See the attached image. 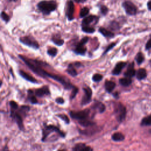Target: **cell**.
<instances>
[{
	"label": "cell",
	"mask_w": 151,
	"mask_h": 151,
	"mask_svg": "<svg viewBox=\"0 0 151 151\" xmlns=\"http://www.w3.org/2000/svg\"><path fill=\"white\" fill-rule=\"evenodd\" d=\"M37 7L42 14L44 15H48L50 13L55 10L57 4L54 1L44 0L40 1L37 5Z\"/></svg>",
	"instance_id": "cell-1"
},
{
	"label": "cell",
	"mask_w": 151,
	"mask_h": 151,
	"mask_svg": "<svg viewBox=\"0 0 151 151\" xmlns=\"http://www.w3.org/2000/svg\"><path fill=\"white\" fill-rule=\"evenodd\" d=\"M53 132L58 133L62 137H64L65 136V134L63 133L62 131H61L58 127L54 125H48L45 126L42 129V137L41 139L42 141H45L47 137Z\"/></svg>",
	"instance_id": "cell-2"
},
{
	"label": "cell",
	"mask_w": 151,
	"mask_h": 151,
	"mask_svg": "<svg viewBox=\"0 0 151 151\" xmlns=\"http://www.w3.org/2000/svg\"><path fill=\"white\" fill-rule=\"evenodd\" d=\"M90 110L89 109H86L85 110L78 111H71L69 112V114L73 119L81 120L87 119L90 114Z\"/></svg>",
	"instance_id": "cell-3"
},
{
	"label": "cell",
	"mask_w": 151,
	"mask_h": 151,
	"mask_svg": "<svg viewBox=\"0 0 151 151\" xmlns=\"http://www.w3.org/2000/svg\"><path fill=\"white\" fill-rule=\"evenodd\" d=\"M19 41L22 44L35 49H38L40 47L38 42L34 38V37L30 36H25L21 37L19 38Z\"/></svg>",
	"instance_id": "cell-4"
},
{
	"label": "cell",
	"mask_w": 151,
	"mask_h": 151,
	"mask_svg": "<svg viewBox=\"0 0 151 151\" xmlns=\"http://www.w3.org/2000/svg\"><path fill=\"white\" fill-rule=\"evenodd\" d=\"M114 113L119 122H122L124 120L126 115V107L121 103H118L115 107Z\"/></svg>",
	"instance_id": "cell-5"
},
{
	"label": "cell",
	"mask_w": 151,
	"mask_h": 151,
	"mask_svg": "<svg viewBox=\"0 0 151 151\" xmlns=\"http://www.w3.org/2000/svg\"><path fill=\"white\" fill-rule=\"evenodd\" d=\"M83 89L84 91V95L83 96L81 104V105L84 106L88 104L91 101L92 97V90L90 87L86 85L83 87Z\"/></svg>",
	"instance_id": "cell-6"
},
{
	"label": "cell",
	"mask_w": 151,
	"mask_h": 151,
	"mask_svg": "<svg viewBox=\"0 0 151 151\" xmlns=\"http://www.w3.org/2000/svg\"><path fill=\"white\" fill-rule=\"evenodd\" d=\"M17 110L11 109V116L14 119V120L17 123L19 129L20 130H23L24 129V125H23V122H22V116L20 114L21 113L19 111H16Z\"/></svg>",
	"instance_id": "cell-7"
},
{
	"label": "cell",
	"mask_w": 151,
	"mask_h": 151,
	"mask_svg": "<svg viewBox=\"0 0 151 151\" xmlns=\"http://www.w3.org/2000/svg\"><path fill=\"white\" fill-rule=\"evenodd\" d=\"M123 7L124 8L127 14L130 15H134L137 12V8L130 1H125L122 4Z\"/></svg>",
	"instance_id": "cell-8"
},
{
	"label": "cell",
	"mask_w": 151,
	"mask_h": 151,
	"mask_svg": "<svg viewBox=\"0 0 151 151\" xmlns=\"http://www.w3.org/2000/svg\"><path fill=\"white\" fill-rule=\"evenodd\" d=\"M74 12V5L72 1H69L67 3L66 15L68 20L71 21L73 19V14Z\"/></svg>",
	"instance_id": "cell-9"
},
{
	"label": "cell",
	"mask_w": 151,
	"mask_h": 151,
	"mask_svg": "<svg viewBox=\"0 0 151 151\" xmlns=\"http://www.w3.org/2000/svg\"><path fill=\"white\" fill-rule=\"evenodd\" d=\"M34 93H35V96L39 97H41L44 96L49 95L50 93L49 88H48V86H45L41 88L36 89L35 90Z\"/></svg>",
	"instance_id": "cell-10"
},
{
	"label": "cell",
	"mask_w": 151,
	"mask_h": 151,
	"mask_svg": "<svg viewBox=\"0 0 151 151\" xmlns=\"http://www.w3.org/2000/svg\"><path fill=\"white\" fill-rule=\"evenodd\" d=\"M126 63L122 62V61L117 63L114 69L112 71V74L114 76L119 75L121 73L122 70L126 66Z\"/></svg>",
	"instance_id": "cell-11"
},
{
	"label": "cell",
	"mask_w": 151,
	"mask_h": 151,
	"mask_svg": "<svg viewBox=\"0 0 151 151\" xmlns=\"http://www.w3.org/2000/svg\"><path fill=\"white\" fill-rule=\"evenodd\" d=\"M98 17L94 15H90L85 17L81 22V26H87L89 25L91 23L94 21H97Z\"/></svg>",
	"instance_id": "cell-12"
},
{
	"label": "cell",
	"mask_w": 151,
	"mask_h": 151,
	"mask_svg": "<svg viewBox=\"0 0 151 151\" xmlns=\"http://www.w3.org/2000/svg\"><path fill=\"white\" fill-rule=\"evenodd\" d=\"M73 150L75 151H90L93 150V149L90 146H86L84 143H78L74 146L73 148Z\"/></svg>",
	"instance_id": "cell-13"
},
{
	"label": "cell",
	"mask_w": 151,
	"mask_h": 151,
	"mask_svg": "<svg viewBox=\"0 0 151 151\" xmlns=\"http://www.w3.org/2000/svg\"><path fill=\"white\" fill-rule=\"evenodd\" d=\"M86 51H87L86 47H84V44L80 43V42L76 45V48L74 50L75 53H76L77 54H79V55L85 54Z\"/></svg>",
	"instance_id": "cell-14"
},
{
	"label": "cell",
	"mask_w": 151,
	"mask_h": 151,
	"mask_svg": "<svg viewBox=\"0 0 151 151\" xmlns=\"http://www.w3.org/2000/svg\"><path fill=\"white\" fill-rule=\"evenodd\" d=\"M19 73V75L22 78H24L25 80H26L27 81H29L31 83H38V81H37V80L35 78H34L33 77H32L31 76H30L29 74H28V73H27L24 71L20 70Z\"/></svg>",
	"instance_id": "cell-15"
},
{
	"label": "cell",
	"mask_w": 151,
	"mask_h": 151,
	"mask_svg": "<svg viewBox=\"0 0 151 151\" xmlns=\"http://www.w3.org/2000/svg\"><path fill=\"white\" fill-rule=\"evenodd\" d=\"M133 65H134V63H131L129 65L128 68L127 69V71L124 73V76L125 77L131 78V77H133L135 75L136 71H135V70L134 69Z\"/></svg>",
	"instance_id": "cell-16"
},
{
	"label": "cell",
	"mask_w": 151,
	"mask_h": 151,
	"mask_svg": "<svg viewBox=\"0 0 151 151\" xmlns=\"http://www.w3.org/2000/svg\"><path fill=\"white\" fill-rule=\"evenodd\" d=\"M116 87V83L112 81L106 80L104 83V87L107 92L111 93Z\"/></svg>",
	"instance_id": "cell-17"
},
{
	"label": "cell",
	"mask_w": 151,
	"mask_h": 151,
	"mask_svg": "<svg viewBox=\"0 0 151 151\" xmlns=\"http://www.w3.org/2000/svg\"><path fill=\"white\" fill-rule=\"evenodd\" d=\"M99 31L105 37H109V38H112L114 36V34L113 32L107 30V29L103 28V27H100L99 29Z\"/></svg>",
	"instance_id": "cell-18"
},
{
	"label": "cell",
	"mask_w": 151,
	"mask_h": 151,
	"mask_svg": "<svg viewBox=\"0 0 151 151\" xmlns=\"http://www.w3.org/2000/svg\"><path fill=\"white\" fill-rule=\"evenodd\" d=\"M92 107L93 108V109L97 110L99 111V112L100 113L104 112L105 111V109H106L104 104H103L102 103L99 102V101L96 103H94Z\"/></svg>",
	"instance_id": "cell-19"
},
{
	"label": "cell",
	"mask_w": 151,
	"mask_h": 151,
	"mask_svg": "<svg viewBox=\"0 0 151 151\" xmlns=\"http://www.w3.org/2000/svg\"><path fill=\"white\" fill-rule=\"evenodd\" d=\"M111 139L115 142H120L124 139V136L122 133L116 132L112 134Z\"/></svg>",
	"instance_id": "cell-20"
},
{
	"label": "cell",
	"mask_w": 151,
	"mask_h": 151,
	"mask_svg": "<svg viewBox=\"0 0 151 151\" xmlns=\"http://www.w3.org/2000/svg\"><path fill=\"white\" fill-rule=\"evenodd\" d=\"M136 75L137 78L139 80H141L144 79L145 78H146V71L144 68H140L137 71V72L136 73Z\"/></svg>",
	"instance_id": "cell-21"
},
{
	"label": "cell",
	"mask_w": 151,
	"mask_h": 151,
	"mask_svg": "<svg viewBox=\"0 0 151 151\" xmlns=\"http://www.w3.org/2000/svg\"><path fill=\"white\" fill-rule=\"evenodd\" d=\"M66 71H67V73L69 75L71 76L72 77H76L77 75V72L76 68H74V66L72 64H70L68 66V68Z\"/></svg>",
	"instance_id": "cell-22"
},
{
	"label": "cell",
	"mask_w": 151,
	"mask_h": 151,
	"mask_svg": "<svg viewBox=\"0 0 151 151\" xmlns=\"http://www.w3.org/2000/svg\"><path fill=\"white\" fill-rule=\"evenodd\" d=\"M132 81L131 80L130 78L129 77H124V78H122L119 80V83L124 87H127L129 86L131 83H132Z\"/></svg>",
	"instance_id": "cell-23"
},
{
	"label": "cell",
	"mask_w": 151,
	"mask_h": 151,
	"mask_svg": "<svg viewBox=\"0 0 151 151\" xmlns=\"http://www.w3.org/2000/svg\"><path fill=\"white\" fill-rule=\"evenodd\" d=\"M79 124L80 125H81L83 127H89V126H92L93 125L95 124V123L93 122H91L89 120H87V119H83V120H79L78 122Z\"/></svg>",
	"instance_id": "cell-24"
},
{
	"label": "cell",
	"mask_w": 151,
	"mask_h": 151,
	"mask_svg": "<svg viewBox=\"0 0 151 151\" xmlns=\"http://www.w3.org/2000/svg\"><path fill=\"white\" fill-rule=\"evenodd\" d=\"M51 40L55 45L58 46H61L64 44V40L60 38L57 37H52Z\"/></svg>",
	"instance_id": "cell-25"
},
{
	"label": "cell",
	"mask_w": 151,
	"mask_h": 151,
	"mask_svg": "<svg viewBox=\"0 0 151 151\" xmlns=\"http://www.w3.org/2000/svg\"><path fill=\"white\" fill-rule=\"evenodd\" d=\"M141 125L142 126H149L151 125V114L144 117L141 122Z\"/></svg>",
	"instance_id": "cell-26"
},
{
	"label": "cell",
	"mask_w": 151,
	"mask_h": 151,
	"mask_svg": "<svg viewBox=\"0 0 151 151\" xmlns=\"http://www.w3.org/2000/svg\"><path fill=\"white\" fill-rule=\"evenodd\" d=\"M28 94H29V100L32 104H37L38 103V101L34 95H33V92L31 90L28 91Z\"/></svg>",
	"instance_id": "cell-27"
},
{
	"label": "cell",
	"mask_w": 151,
	"mask_h": 151,
	"mask_svg": "<svg viewBox=\"0 0 151 151\" xmlns=\"http://www.w3.org/2000/svg\"><path fill=\"white\" fill-rule=\"evenodd\" d=\"M82 31L86 32V33H90L92 34L95 31V29L91 27H90L89 25L87 26H81Z\"/></svg>",
	"instance_id": "cell-28"
},
{
	"label": "cell",
	"mask_w": 151,
	"mask_h": 151,
	"mask_svg": "<svg viewBox=\"0 0 151 151\" xmlns=\"http://www.w3.org/2000/svg\"><path fill=\"white\" fill-rule=\"evenodd\" d=\"M57 53V50L56 48L55 47H52V48H50L47 50V54L52 57H54L56 55Z\"/></svg>",
	"instance_id": "cell-29"
},
{
	"label": "cell",
	"mask_w": 151,
	"mask_h": 151,
	"mask_svg": "<svg viewBox=\"0 0 151 151\" xmlns=\"http://www.w3.org/2000/svg\"><path fill=\"white\" fill-rule=\"evenodd\" d=\"M89 12V9L87 7H84L82 8L80 12V17L83 18L86 17Z\"/></svg>",
	"instance_id": "cell-30"
},
{
	"label": "cell",
	"mask_w": 151,
	"mask_h": 151,
	"mask_svg": "<svg viewBox=\"0 0 151 151\" xmlns=\"http://www.w3.org/2000/svg\"><path fill=\"white\" fill-rule=\"evenodd\" d=\"M103 78V76L100 74H94L92 77V80L94 82H99Z\"/></svg>",
	"instance_id": "cell-31"
},
{
	"label": "cell",
	"mask_w": 151,
	"mask_h": 151,
	"mask_svg": "<svg viewBox=\"0 0 151 151\" xmlns=\"http://www.w3.org/2000/svg\"><path fill=\"white\" fill-rule=\"evenodd\" d=\"M136 60L137 63L138 64H140L143 61V60H144L143 55L142 54V53L139 52V53L137 54V55H136Z\"/></svg>",
	"instance_id": "cell-32"
},
{
	"label": "cell",
	"mask_w": 151,
	"mask_h": 151,
	"mask_svg": "<svg viewBox=\"0 0 151 151\" xmlns=\"http://www.w3.org/2000/svg\"><path fill=\"white\" fill-rule=\"evenodd\" d=\"M57 116L60 119L63 120L66 124H69L70 120H69V119L68 118V117L65 114H58Z\"/></svg>",
	"instance_id": "cell-33"
},
{
	"label": "cell",
	"mask_w": 151,
	"mask_h": 151,
	"mask_svg": "<svg viewBox=\"0 0 151 151\" xmlns=\"http://www.w3.org/2000/svg\"><path fill=\"white\" fill-rule=\"evenodd\" d=\"M110 28L112 30H117L119 29V24L116 21H112L110 24Z\"/></svg>",
	"instance_id": "cell-34"
},
{
	"label": "cell",
	"mask_w": 151,
	"mask_h": 151,
	"mask_svg": "<svg viewBox=\"0 0 151 151\" xmlns=\"http://www.w3.org/2000/svg\"><path fill=\"white\" fill-rule=\"evenodd\" d=\"M78 88L74 86V87L72 89V91L70 96V99H73L76 97L77 93H78Z\"/></svg>",
	"instance_id": "cell-35"
},
{
	"label": "cell",
	"mask_w": 151,
	"mask_h": 151,
	"mask_svg": "<svg viewBox=\"0 0 151 151\" xmlns=\"http://www.w3.org/2000/svg\"><path fill=\"white\" fill-rule=\"evenodd\" d=\"M116 45V42H112L109 45H108L106 48V49L105 50V51L103 52V54H106L107 52H108L110 50H111L113 48H114V47Z\"/></svg>",
	"instance_id": "cell-36"
},
{
	"label": "cell",
	"mask_w": 151,
	"mask_h": 151,
	"mask_svg": "<svg viewBox=\"0 0 151 151\" xmlns=\"http://www.w3.org/2000/svg\"><path fill=\"white\" fill-rule=\"evenodd\" d=\"M1 18L6 22H8L9 20V17L5 12H1Z\"/></svg>",
	"instance_id": "cell-37"
},
{
	"label": "cell",
	"mask_w": 151,
	"mask_h": 151,
	"mask_svg": "<svg viewBox=\"0 0 151 151\" xmlns=\"http://www.w3.org/2000/svg\"><path fill=\"white\" fill-rule=\"evenodd\" d=\"M9 106L11 108V109H14V110H17L18 108V106L17 104V103L14 101H9Z\"/></svg>",
	"instance_id": "cell-38"
},
{
	"label": "cell",
	"mask_w": 151,
	"mask_h": 151,
	"mask_svg": "<svg viewBox=\"0 0 151 151\" xmlns=\"http://www.w3.org/2000/svg\"><path fill=\"white\" fill-rule=\"evenodd\" d=\"M100 11L103 15H105L107 14V13L108 12V8L106 6L102 5L100 6Z\"/></svg>",
	"instance_id": "cell-39"
},
{
	"label": "cell",
	"mask_w": 151,
	"mask_h": 151,
	"mask_svg": "<svg viewBox=\"0 0 151 151\" xmlns=\"http://www.w3.org/2000/svg\"><path fill=\"white\" fill-rule=\"evenodd\" d=\"M55 102L57 103L58 104H63L64 103V100L63 98L61 97H58L55 99Z\"/></svg>",
	"instance_id": "cell-40"
},
{
	"label": "cell",
	"mask_w": 151,
	"mask_h": 151,
	"mask_svg": "<svg viewBox=\"0 0 151 151\" xmlns=\"http://www.w3.org/2000/svg\"><path fill=\"white\" fill-rule=\"evenodd\" d=\"M151 48V38L149 39V40L147 41V42L146 44V49L149 50Z\"/></svg>",
	"instance_id": "cell-41"
},
{
	"label": "cell",
	"mask_w": 151,
	"mask_h": 151,
	"mask_svg": "<svg viewBox=\"0 0 151 151\" xmlns=\"http://www.w3.org/2000/svg\"><path fill=\"white\" fill-rule=\"evenodd\" d=\"M147 5L148 9H149L150 11H151V1H149V2H147Z\"/></svg>",
	"instance_id": "cell-42"
},
{
	"label": "cell",
	"mask_w": 151,
	"mask_h": 151,
	"mask_svg": "<svg viewBox=\"0 0 151 151\" xmlns=\"http://www.w3.org/2000/svg\"><path fill=\"white\" fill-rule=\"evenodd\" d=\"M76 2H77V3H83V2H85L86 1H87V0H74Z\"/></svg>",
	"instance_id": "cell-43"
},
{
	"label": "cell",
	"mask_w": 151,
	"mask_h": 151,
	"mask_svg": "<svg viewBox=\"0 0 151 151\" xmlns=\"http://www.w3.org/2000/svg\"><path fill=\"white\" fill-rule=\"evenodd\" d=\"M10 1H17V0H10Z\"/></svg>",
	"instance_id": "cell-44"
}]
</instances>
